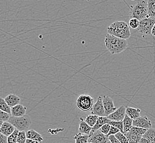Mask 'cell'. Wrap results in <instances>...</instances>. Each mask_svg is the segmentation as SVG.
I'll list each match as a JSON object with an SVG mask.
<instances>
[{
	"instance_id": "1",
	"label": "cell",
	"mask_w": 155,
	"mask_h": 143,
	"mask_svg": "<svg viewBox=\"0 0 155 143\" xmlns=\"http://www.w3.org/2000/svg\"><path fill=\"white\" fill-rule=\"evenodd\" d=\"M105 46L112 55H117L125 51L128 48L126 39H122L115 36L107 34L104 39Z\"/></svg>"
},
{
	"instance_id": "2",
	"label": "cell",
	"mask_w": 155,
	"mask_h": 143,
	"mask_svg": "<svg viewBox=\"0 0 155 143\" xmlns=\"http://www.w3.org/2000/svg\"><path fill=\"white\" fill-rule=\"evenodd\" d=\"M107 34L122 39H128L131 35L130 27L123 21H116L108 27Z\"/></svg>"
},
{
	"instance_id": "3",
	"label": "cell",
	"mask_w": 155,
	"mask_h": 143,
	"mask_svg": "<svg viewBox=\"0 0 155 143\" xmlns=\"http://www.w3.org/2000/svg\"><path fill=\"white\" fill-rule=\"evenodd\" d=\"M130 16L131 18H137L139 21L149 17L147 4L144 0H139L136 2L131 8Z\"/></svg>"
},
{
	"instance_id": "4",
	"label": "cell",
	"mask_w": 155,
	"mask_h": 143,
	"mask_svg": "<svg viewBox=\"0 0 155 143\" xmlns=\"http://www.w3.org/2000/svg\"><path fill=\"white\" fill-rule=\"evenodd\" d=\"M8 122L15 126V129L19 131H27L31 125V120L27 115L23 116H11Z\"/></svg>"
},
{
	"instance_id": "5",
	"label": "cell",
	"mask_w": 155,
	"mask_h": 143,
	"mask_svg": "<svg viewBox=\"0 0 155 143\" xmlns=\"http://www.w3.org/2000/svg\"><path fill=\"white\" fill-rule=\"evenodd\" d=\"M94 99L91 96L87 94H83L78 97L76 101L78 108L83 112H88L91 111L94 106Z\"/></svg>"
},
{
	"instance_id": "6",
	"label": "cell",
	"mask_w": 155,
	"mask_h": 143,
	"mask_svg": "<svg viewBox=\"0 0 155 143\" xmlns=\"http://www.w3.org/2000/svg\"><path fill=\"white\" fill-rule=\"evenodd\" d=\"M155 24V19L149 17L140 21L139 26L137 30L140 34L147 35L151 34L152 28Z\"/></svg>"
},
{
	"instance_id": "7",
	"label": "cell",
	"mask_w": 155,
	"mask_h": 143,
	"mask_svg": "<svg viewBox=\"0 0 155 143\" xmlns=\"http://www.w3.org/2000/svg\"><path fill=\"white\" fill-rule=\"evenodd\" d=\"M109 141L107 135L102 133L100 129L91 131L88 143H106Z\"/></svg>"
},
{
	"instance_id": "8",
	"label": "cell",
	"mask_w": 155,
	"mask_h": 143,
	"mask_svg": "<svg viewBox=\"0 0 155 143\" xmlns=\"http://www.w3.org/2000/svg\"><path fill=\"white\" fill-rule=\"evenodd\" d=\"M91 114L97 115L98 116H106L103 104V97L100 96L97 97V101L94 105L93 108L91 111Z\"/></svg>"
},
{
	"instance_id": "9",
	"label": "cell",
	"mask_w": 155,
	"mask_h": 143,
	"mask_svg": "<svg viewBox=\"0 0 155 143\" xmlns=\"http://www.w3.org/2000/svg\"><path fill=\"white\" fill-rule=\"evenodd\" d=\"M103 104L105 111V116L106 117L108 116L117 110L112 98L108 96H103Z\"/></svg>"
},
{
	"instance_id": "10",
	"label": "cell",
	"mask_w": 155,
	"mask_h": 143,
	"mask_svg": "<svg viewBox=\"0 0 155 143\" xmlns=\"http://www.w3.org/2000/svg\"><path fill=\"white\" fill-rule=\"evenodd\" d=\"M126 115V107L124 106H120L119 108H117L116 110L113 113L110 114L108 118L111 121H123Z\"/></svg>"
},
{
	"instance_id": "11",
	"label": "cell",
	"mask_w": 155,
	"mask_h": 143,
	"mask_svg": "<svg viewBox=\"0 0 155 143\" xmlns=\"http://www.w3.org/2000/svg\"><path fill=\"white\" fill-rule=\"evenodd\" d=\"M133 126L147 129L151 128L152 127L151 121L146 116L139 117L133 120Z\"/></svg>"
},
{
	"instance_id": "12",
	"label": "cell",
	"mask_w": 155,
	"mask_h": 143,
	"mask_svg": "<svg viewBox=\"0 0 155 143\" xmlns=\"http://www.w3.org/2000/svg\"><path fill=\"white\" fill-rule=\"evenodd\" d=\"M15 130V126L8 121L4 122L1 125V127H0V133L5 135L7 137H8L11 134H12Z\"/></svg>"
},
{
	"instance_id": "13",
	"label": "cell",
	"mask_w": 155,
	"mask_h": 143,
	"mask_svg": "<svg viewBox=\"0 0 155 143\" xmlns=\"http://www.w3.org/2000/svg\"><path fill=\"white\" fill-rule=\"evenodd\" d=\"M27 108L23 105L18 104L11 107V115L13 117L23 116L26 115Z\"/></svg>"
},
{
	"instance_id": "14",
	"label": "cell",
	"mask_w": 155,
	"mask_h": 143,
	"mask_svg": "<svg viewBox=\"0 0 155 143\" xmlns=\"http://www.w3.org/2000/svg\"><path fill=\"white\" fill-rule=\"evenodd\" d=\"M92 130H93V127L90 126L85 121V120H84L83 118L81 117V122L79 123V133H81V134L89 135L90 136V135L91 133Z\"/></svg>"
},
{
	"instance_id": "15",
	"label": "cell",
	"mask_w": 155,
	"mask_h": 143,
	"mask_svg": "<svg viewBox=\"0 0 155 143\" xmlns=\"http://www.w3.org/2000/svg\"><path fill=\"white\" fill-rule=\"evenodd\" d=\"M5 100L11 107H13L19 104L21 101V98L18 96L16 95L13 94H11L7 96L5 98Z\"/></svg>"
},
{
	"instance_id": "16",
	"label": "cell",
	"mask_w": 155,
	"mask_h": 143,
	"mask_svg": "<svg viewBox=\"0 0 155 143\" xmlns=\"http://www.w3.org/2000/svg\"><path fill=\"white\" fill-rule=\"evenodd\" d=\"M26 134H27V139L36 140L41 143L44 141V138L41 135L33 129H30L27 131H26Z\"/></svg>"
},
{
	"instance_id": "17",
	"label": "cell",
	"mask_w": 155,
	"mask_h": 143,
	"mask_svg": "<svg viewBox=\"0 0 155 143\" xmlns=\"http://www.w3.org/2000/svg\"><path fill=\"white\" fill-rule=\"evenodd\" d=\"M140 112L141 110L139 108H135L131 107H126V115L133 120L140 117Z\"/></svg>"
},
{
	"instance_id": "18",
	"label": "cell",
	"mask_w": 155,
	"mask_h": 143,
	"mask_svg": "<svg viewBox=\"0 0 155 143\" xmlns=\"http://www.w3.org/2000/svg\"><path fill=\"white\" fill-rule=\"evenodd\" d=\"M110 121L111 120L108 118L107 117L98 116V119L97 120L95 125L93 127L92 131H95L96 130L100 129L102 125L107 123H109L110 122Z\"/></svg>"
},
{
	"instance_id": "19",
	"label": "cell",
	"mask_w": 155,
	"mask_h": 143,
	"mask_svg": "<svg viewBox=\"0 0 155 143\" xmlns=\"http://www.w3.org/2000/svg\"><path fill=\"white\" fill-rule=\"evenodd\" d=\"M123 131L124 133L126 134L130 131L131 128L133 127V119H131L128 115H125L124 119L123 121Z\"/></svg>"
},
{
	"instance_id": "20",
	"label": "cell",
	"mask_w": 155,
	"mask_h": 143,
	"mask_svg": "<svg viewBox=\"0 0 155 143\" xmlns=\"http://www.w3.org/2000/svg\"><path fill=\"white\" fill-rule=\"evenodd\" d=\"M89 137V135L79 133L73 137V139L75 140V143H87Z\"/></svg>"
},
{
	"instance_id": "21",
	"label": "cell",
	"mask_w": 155,
	"mask_h": 143,
	"mask_svg": "<svg viewBox=\"0 0 155 143\" xmlns=\"http://www.w3.org/2000/svg\"><path fill=\"white\" fill-rule=\"evenodd\" d=\"M149 17L155 19V0H147Z\"/></svg>"
},
{
	"instance_id": "22",
	"label": "cell",
	"mask_w": 155,
	"mask_h": 143,
	"mask_svg": "<svg viewBox=\"0 0 155 143\" xmlns=\"http://www.w3.org/2000/svg\"><path fill=\"white\" fill-rule=\"evenodd\" d=\"M147 131V129L145 128H140V127L133 126L130 130L129 132L131 134H134L135 135H137L140 137H143Z\"/></svg>"
},
{
	"instance_id": "23",
	"label": "cell",
	"mask_w": 155,
	"mask_h": 143,
	"mask_svg": "<svg viewBox=\"0 0 155 143\" xmlns=\"http://www.w3.org/2000/svg\"><path fill=\"white\" fill-rule=\"evenodd\" d=\"M143 137L148 139L152 143H155V129L152 128L148 129Z\"/></svg>"
},
{
	"instance_id": "24",
	"label": "cell",
	"mask_w": 155,
	"mask_h": 143,
	"mask_svg": "<svg viewBox=\"0 0 155 143\" xmlns=\"http://www.w3.org/2000/svg\"><path fill=\"white\" fill-rule=\"evenodd\" d=\"M98 116L95 115H90L87 116V117L85 119V121L91 127H93L94 125H95L97 120L98 119Z\"/></svg>"
},
{
	"instance_id": "25",
	"label": "cell",
	"mask_w": 155,
	"mask_h": 143,
	"mask_svg": "<svg viewBox=\"0 0 155 143\" xmlns=\"http://www.w3.org/2000/svg\"><path fill=\"white\" fill-rule=\"evenodd\" d=\"M0 110L7 113L11 114V107L7 104L5 100V98H2V97L0 98Z\"/></svg>"
},
{
	"instance_id": "26",
	"label": "cell",
	"mask_w": 155,
	"mask_h": 143,
	"mask_svg": "<svg viewBox=\"0 0 155 143\" xmlns=\"http://www.w3.org/2000/svg\"><path fill=\"white\" fill-rule=\"evenodd\" d=\"M19 131L15 129L14 132L8 137V143H17Z\"/></svg>"
},
{
	"instance_id": "27",
	"label": "cell",
	"mask_w": 155,
	"mask_h": 143,
	"mask_svg": "<svg viewBox=\"0 0 155 143\" xmlns=\"http://www.w3.org/2000/svg\"><path fill=\"white\" fill-rule=\"evenodd\" d=\"M114 135L119 140L120 143H129V140L128 138L127 137V136L125 135V134L123 133L120 132V131H119V132H118V133H117Z\"/></svg>"
},
{
	"instance_id": "28",
	"label": "cell",
	"mask_w": 155,
	"mask_h": 143,
	"mask_svg": "<svg viewBox=\"0 0 155 143\" xmlns=\"http://www.w3.org/2000/svg\"><path fill=\"white\" fill-rule=\"evenodd\" d=\"M11 117L10 114L4 112L3 111L0 110V123L1 125L4 122H8Z\"/></svg>"
},
{
	"instance_id": "29",
	"label": "cell",
	"mask_w": 155,
	"mask_h": 143,
	"mask_svg": "<svg viewBox=\"0 0 155 143\" xmlns=\"http://www.w3.org/2000/svg\"><path fill=\"white\" fill-rule=\"evenodd\" d=\"M140 24V21L137 18H131L129 21V26L134 29H137Z\"/></svg>"
},
{
	"instance_id": "30",
	"label": "cell",
	"mask_w": 155,
	"mask_h": 143,
	"mask_svg": "<svg viewBox=\"0 0 155 143\" xmlns=\"http://www.w3.org/2000/svg\"><path fill=\"white\" fill-rule=\"evenodd\" d=\"M27 134L25 131H19L18 133L17 143H25L27 141Z\"/></svg>"
},
{
	"instance_id": "31",
	"label": "cell",
	"mask_w": 155,
	"mask_h": 143,
	"mask_svg": "<svg viewBox=\"0 0 155 143\" xmlns=\"http://www.w3.org/2000/svg\"><path fill=\"white\" fill-rule=\"evenodd\" d=\"M110 125L114 126L115 127L119 129L120 132L124 133L123 131V121H110V122L109 123Z\"/></svg>"
},
{
	"instance_id": "32",
	"label": "cell",
	"mask_w": 155,
	"mask_h": 143,
	"mask_svg": "<svg viewBox=\"0 0 155 143\" xmlns=\"http://www.w3.org/2000/svg\"><path fill=\"white\" fill-rule=\"evenodd\" d=\"M110 127H111V125L110 124L107 123V124H105L104 125H102L100 129V130L101 131L102 133L107 135L110 131Z\"/></svg>"
},
{
	"instance_id": "33",
	"label": "cell",
	"mask_w": 155,
	"mask_h": 143,
	"mask_svg": "<svg viewBox=\"0 0 155 143\" xmlns=\"http://www.w3.org/2000/svg\"><path fill=\"white\" fill-rule=\"evenodd\" d=\"M119 131H120V130H119V129H118V128L115 127H114V126L111 125L110 131L109 133L108 134L107 136L108 137L109 135H116L117 133H118Z\"/></svg>"
},
{
	"instance_id": "34",
	"label": "cell",
	"mask_w": 155,
	"mask_h": 143,
	"mask_svg": "<svg viewBox=\"0 0 155 143\" xmlns=\"http://www.w3.org/2000/svg\"><path fill=\"white\" fill-rule=\"evenodd\" d=\"M108 137L111 143H120L119 140L114 135H109Z\"/></svg>"
},
{
	"instance_id": "35",
	"label": "cell",
	"mask_w": 155,
	"mask_h": 143,
	"mask_svg": "<svg viewBox=\"0 0 155 143\" xmlns=\"http://www.w3.org/2000/svg\"><path fill=\"white\" fill-rule=\"evenodd\" d=\"M0 143H8V137L0 133Z\"/></svg>"
},
{
	"instance_id": "36",
	"label": "cell",
	"mask_w": 155,
	"mask_h": 143,
	"mask_svg": "<svg viewBox=\"0 0 155 143\" xmlns=\"http://www.w3.org/2000/svg\"><path fill=\"white\" fill-rule=\"evenodd\" d=\"M139 143H153L151 142V141H150V140H148V139H147L146 138H145L143 137L141 139H140V141H139Z\"/></svg>"
},
{
	"instance_id": "37",
	"label": "cell",
	"mask_w": 155,
	"mask_h": 143,
	"mask_svg": "<svg viewBox=\"0 0 155 143\" xmlns=\"http://www.w3.org/2000/svg\"><path fill=\"white\" fill-rule=\"evenodd\" d=\"M41 143L38 141L36 140H32L30 139H27L26 143Z\"/></svg>"
},
{
	"instance_id": "38",
	"label": "cell",
	"mask_w": 155,
	"mask_h": 143,
	"mask_svg": "<svg viewBox=\"0 0 155 143\" xmlns=\"http://www.w3.org/2000/svg\"><path fill=\"white\" fill-rule=\"evenodd\" d=\"M151 34L152 35L155 37V24H154L153 27L152 28V31H151Z\"/></svg>"
},
{
	"instance_id": "39",
	"label": "cell",
	"mask_w": 155,
	"mask_h": 143,
	"mask_svg": "<svg viewBox=\"0 0 155 143\" xmlns=\"http://www.w3.org/2000/svg\"><path fill=\"white\" fill-rule=\"evenodd\" d=\"M129 143H139L138 141H133V140H129Z\"/></svg>"
},
{
	"instance_id": "40",
	"label": "cell",
	"mask_w": 155,
	"mask_h": 143,
	"mask_svg": "<svg viewBox=\"0 0 155 143\" xmlns=\"http://www.w3.org/2000/svg\"><path fill=\"white\" fill-rule=\"evenodd\" d=\"M110 143V140H109V141H108V142H107V143Z\"/></svg>"
},
{
	"instance_id": "41",
	"label": "cell",
	"mask_w": 155,
	"mask_h": 143,
	"mask_svg": "<svg viewBox=\"0 0 155 143\" xmlns=\"http://www.w3.org/2000/svg\"><path fill=\"white\" fill-rule=\"evenodd\" d=\"M131 1H135V0H131Z\"/></svg>"
}]
</instances>
